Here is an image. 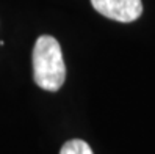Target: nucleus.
Returning a JSON list of instances; mask_svg holds the SVG:
<instances>
[{
	"mask_svg": "<svg viewBox=\"0 0 155 154\" xmlns=\"http://www.w3.org/2000/svg\"><path fill=\"white\" fill-rule=\"evenodd\" d=\"M33 79L45 91H58L66 80L60 43L49 35L39 36L33 47Z\"/></svg>",
	"mask_w": 155,
	"mask_h": 154,
	"instance_id": "nucleus-1",
	"label": "nucleus"
},
{
	"mask_svg": "<svg viewBox=\"0 0 155 154\" xmlns=\"http://www.w3.org/2000/svg\"><path fill=\"white\" fill-rule=\"evenodd\" d=\"M93 8L102 16L117 22H133L143 14L141 0H91Z\"/></svg>",
	"mask_w": 155,
	"mask_h": 154,
	"instance_id": "nucleus-2",
	"label": "nucleus"
},
{
	"mask_svg": "<svg viewBox=\"0 0 155 154\" xmlns=\"http://www.w3.org/2000/svg\"><path fill=\"white\" fill-rule=\"evenodd\" d=\"M60 154H94V152L86 142L74 139V140H69L63 145Z\"/></svg>",
	"mask_w": 155,
	"mask_h": 154,
	"instance_id": "nucleus-3",
	"label": "nucleus"
}]
</instances>
